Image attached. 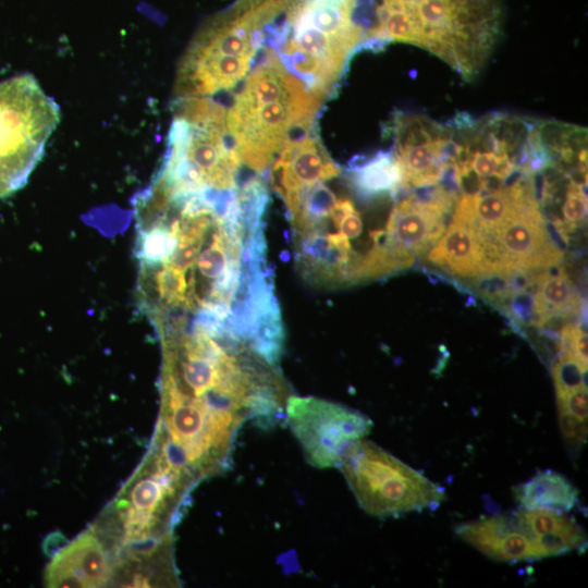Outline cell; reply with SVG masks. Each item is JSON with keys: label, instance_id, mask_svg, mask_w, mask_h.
<instances>
[{"label": "cell", "instance_id": "8", "mask_svg": "<svg viewBox=\"0 0 588 588\" xmlns=\"http://www.w3.org/2000/svg\"><path fill=\"white\" fill-rule=\"evenodd\" d=\"M59 118L58 105L33 75L0 83V197L26 183Z\"/></svg>", "mask_w": 588, "mask_h": 588}, {"label": "cell", "instance_id": "4", "mask_svg": "<svg viewBox=\"0 0 588 588\" xmlns=\"http://www.w3.org/2000/svg\"><path fill=\"white\" fill-rule=\"evenodd\" d=\"M356 15L360 48L413 45L471 82L501 37L504 13L501 0H357Z\"/></svg>", "mask_w": 588, "mask_h": 588}, {"label": "cell", "instance_id": "7", "mask_svg": "<svg viewBox=\"0 0 588 588\" xmlns=\"http://www.w3.org/2000/svg\"><path fill=\"white\" fill-rule=\"evenodd\" d=\"M359 506L375 517L434 511L444 489L382 448L358 440L339 465Z\"/></svg>", "mask_w": 588, "mask_h": 588}, {"label": "cell", "instance_id": "14", "mask_svg": "<svg viewBox=\"0 0 588 588\" xmlns=\"http://www.w3.org/2000/svg\"><path fill=\"white\" fill-rule=\"evenodd\" d=\"M455 532L462 540L498 562L537 560L532 541L514 514L464 523L455 527Z\"/></svg>", "mask_w": 588, "mask_h": 588}, {"label": "cell", "instance_id": "17", "mask_svg": "<svg viewBox=\"0 0 588 588\" xmlns=\"http://www.w3.org/2000/svg\"><path fill=\"white\" fill-rule=\"evenodd\" d=\"M345 176L363 200L382 195L395 197L402 191V172L392 151H378L362 163H351Z\"/></svg>", "mask_w": 588, "mask_h": 588}, {"label": "cell", "instance_id": "23", "mask_svg": "<svg viewBox=\"0 0 588 588\" xmlns=\"http://www.w3.org/2000/svg\"><path fill=\"white\" fill-rule=\"evenodd\" d=\"M556 401L559 412L571 414L580 420H587V385L580 387L565 394L556 395Z\"/></svg>", "mask_w": 588, "mask_h": 588}, {"label": "cell", "instance_id": "15", "mask_svg": "<svg viewBox=\"0 0 588 588\" xmlns=\"http://www.w3.org/2000/svg\"><path fill=\"white\" fill-rule=\"evenodd\" d=\"M514 515L530 537L537 560L564 555L586 547L587 537L581 526L562 512L522 509Z\"/></svg>", "mask_w": 588, "mask_h": 588}, {"label": "cell", "instance_id": "21", "mask_svg": "<svg viewBox=\"0 0 588 588\" xmlns=\"http://www.w3.org/2000/svg\"><path fill=\"white\" fill-rule=\"evenodd\" d=\"M559 425L562 437L569 451L578 453L587 439V420L559 412Z\"/></svg>", "mask_w": 588, "mask_h": 588}, {"label": "cell", "instance_id": "6", "mask_svg": "<svg viewBox=\"0 0 588 588\" xmlns=\"http://www.w3.org/2000/svg\"><path fill=\"white\" fill-rule=\"evenodd\" d=\"M356 8L357 0H294L267 45L307 89L327 98L363 41Z\"/></svg>", "mask_w": 588, "mask_h": 588}, {"label": "cell", "instance_id": "18", "mask_svg": "<svg viewBox=\"0 0 588 588\" xmlns=\"http://www.w3.org/2000/svg\"><path fill=\"white\" fill-rule=\"evenodd\" d=\"M537 327L552 318L574 316L580 307V296L562 268L532 273Z\"/></svg>", "mask_w": 588, "mask_h": 588}, {"label": "cell", "instance_id": "19", "mask_svg": "<svg viewBox=\"0 0 588 588\" xmlns=\"http://www.w3.org/2000/svg\"><path fill=\"white\" fill-rule=\"evenodd\" d=\"M516 501L524 510L568 512L578 502V490L561 474L538 471L528 481L514 488Z\"/></svg>", "mask_w": 588, "mask_h": 588}, {"label": "cell", "instance_id": "9", "mask_svg": "<svg viewBox=\"0 0 588 588\" xmlns=\"http://www.w3.org/2000/svg\"><path fill=\"white\" fill-rule=\"evenodd\" d=\"M284 414L305 461L319 469L339 467L350 448L373 426L360 412L316 396L290 394Z\"/></svg>", "mask_w": 588, "mask_h": 588}, {"label": "cell", "instance_id": "16", "mask_svg": "<svg viewBox=\"0 0 588 588\" xmlns=\"http://www.w3.org/2000/svg\"><path fill=\"white\" fill-rule=\"evenodd\" d=\"M427 260L461 278H477L485 272L481 245L471 225L452 218Z\"/></svg>", "mask_w": 588, "mask_h": 588}, {"label": "cell", "instance_id": "10", "mask_svg": "<svg viewBox=\"0 0 588 588\" xmlns=\"http://www.w3.org/2000/svg\"><path fill=\"white\" fill-rule=\"evenodd\" d=\"M392 154L402 172V191L432 186L448 166L451 133L448 124L430 118L396 111L389 123Z\"/></svg>", "mask_w": 588, "mask_h": 588}, {"label": "cell", "instance_id": "22", "mask_svg": "<svg viewBox=\"0 0 588 588\" xmlns=\"http://www.w3.org/2000/svg\"><path fill=\"white\" fill-rule=\"evenodd\" d=\"M510 297L506 310L512 314L514 320L537 327L535 294L525 289L512 293Z\"/></svg>", "mask_w": 588, "mask_h": 588}, {"label": "cell", "instance_id": "1", "mask_svg": "<svg viewBox=\"0 0 588 588\" xmlns=\"http://www.w3.org/2000/svg\"><path fill=\"white\" fill-rule=\"evenodd\" d=\"M268 189L135 196L137 307L158 332L201 323L278 358L284 327L264 233Z\"/></svg>", "mask_w": 588, "mask_h": 588}, {"label": "cell", "instance_id": "11", "mask_svg": "<svg viewBox=\"0 0 588 588\" xmlns=\"http://www.w3.org/2000/svg\"><path fill=\"white\" fill-rule=\"evenodd\" d=\"M488 240L494 243L500 255L495 273L505 279L519 272L554 267L564 255L550 236L539 201L522 207Z\"/></svg>", "mask_w": 588, "mask_h": 588}, {"label": "cell", "instance_id": "2", "mask_svg": "<svg viewBox=\"0 0 588 588\" xmlns=\"http://www.w3.org/2000/svg\"><path fill=\"white\" fill-rule=\"evenodd\" d=\"M160 416L155 432L198 479L225 470L248 419L273 422L290 395L279 364L250 343L201 323L158 334Z\"/></svg>", "mask_w": 588, "mask_h": 588}, {"label": "cell", "instance_id": "13", "mask_svg": "<svg viewBox=\"0 0 588 588\" xmlns=\"http://www.w3.org/2000/svg\"><path fill=\"white\" fill-rule=\"evenodd\" d=\"M308 134L291 139L272 162L269 181L278 195L341 174V168L331 159L318 137Z\"/></svg>", "mask_w": 588, "mask_h": 588}, {"label": "cell", "instance_id": "20", "mask_svg": "<svg viewBox=\"0 0 588 588\" xmlns=\"http://www.w3.org/2000/svg\"><path fill=\"white\" fill-rule=\"evenodd\" d=\"M587 367L583 366L568 351L561 350L552 365V378L556 395L586 387Z\"/></svg>", "mask_w": 588, "mask_h": 588}, {"label": "cell", "instance_id": "5", "mask_svg": "<svg viewBox=\"0 0 588 588\" xmlns=\"http://www.w3.org/2000/svg\"><path fill=\"white\" fill-rule=\"evenodd\" d=\"M323 99L307 89L269 48L225 112L229 137L243 163L268 174L294 133L311 132Z\"/></svg>", "mask_w": 588, "mask_h": 588}, {"label": "cell", "instance_id": "12", "mask_svg": "<svg viewBox=\"0 0 588 588\" xmlns=\"http://www.w3.org/2000/svg\"><path fill=\"white\" fill-rule=\"evenodd\" d=\"M111 575L109 554L88 529L57 552L45 578L48 587H103L110 585Z\"/></svg>", "mask_w": 588, "mask_h": 588}, {"label": "cell", "instance_id": "3", "mask_svg": "<svg viewBox=\"0 0 588 588\" xmlns=\"http://www.w3.org/2000/svg\"><path fill=\"white\" fill-rule=\"evenodd\" d=\"M198 481L151 443L144 461L91 526L107 550L111 584L177 587L172 529Z\"/></svg>", "mask_w": 588, "mask_h": 588}]
</instances>
